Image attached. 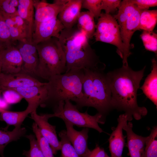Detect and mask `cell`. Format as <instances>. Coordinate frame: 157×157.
<instances>
[{
    "mask_svg": "<svg viewBox=\"0 0 157 157\" xmlns=\"http://www.w3.org/2000/svg\"><path fill=\"white\" fill-rule=\"evenodd\" d=\"M1 60V73L7 74L20 73L22 64V58L15 45L2 50Z\"/></svg>",
    "mask_w": 157,
    "mask_h": 157,
    "instance_id": "5bb4252c",
    "label": "cell"
},
{
    "mask_svg": "<svg viewBox=\"0 0 157 157\" xmlns=\"http://www.w3.org/2000/svg\"><path fill=\"white\" fill-rule=\"evenodd\" d=\"M82 0H68L57 18L65 28H71L77 23L81 12Z\"/></svg>",
    "mask_w": 157,
    "mask_h": 157,
    "instance_id": "e0dca14e",
    "label": "cell"
},
{
    "mask_svg": "<svg viewBox=\"0 0 157 157\" xmlns=\"http://www.w3.org/2000/svg\"><path fill=\"white\" fill-rule=\"evenodd\" d=\"M152 70L140 88L146 97L157 106V62L155 58L151 60Z\"/></svg>",
    "mask_w": 157,
    "mask_h": 157,
    "instance_id": "d6986e66",
    "label": "cell"
},
{
    "mask_svg": "<svg viewBox=\"0 0 157 157\" xmlns=\"http://www.w3.org/2000/svg\"><path fill=\"white\" fill-rule=\"evenodd\" d=\"M135 7L131 0H124L121 1L118 13L113 16L117 21L120 30L122 28Z\"/></svg>",
    "mask_w": 157,
    "mask_h": 157,
    "instance_id": "484cf974",
    "label": "cell"
},
{
    "mask_svg": "<svg viewBox=\"0 0 157 157\" xmlns=\"http://www.w3.org/2000/svg\"><path fill=\"white\" fill-rule=\"evenodd\" d=\"M2 14L8 27L10 37L14 45L19 41L27 39L26 36L15 24L10 15Z\"/></svg>",
    "mask_w": 157,
    "mask_h": 157,
    "instance_id": "4316f807",
    "label": "cell"
},
{
    "mask_svg": "<svg viewBox=\"0 0 157 157\" xmlns=\"http://www.w3.org/2000/svg\"><path fill=\"white\" fill-rule=\"evenodd\" d=\"M46 83L40 82L34 77L21 73L7 74L1 72L0 74V89L1 90L42 85Z\"/></svg>",
    "mask_w": 157,
    "mask_h": 157,
    "instance_id": "30bf717a",
    "label": "cell"
},
{
    "mask_svg": "<svg viewBox=\"0 0 157 157\" xmlns=\"http://www.w3.org/2000/svg\"><path fill=\"white\" fill-rule=\"evenodd\" d=\"M58 39L65 57L66 72L74 69L105 67L89 44L85 33L77 28H64Z\"/></svg>",
    "mask_w": 157,
    "mask_h": 157,
    "instance_id": "7a4b0ae2",
    "label": "cell"
},
{
    "mask_svg": "<svg viewBox=\"0 0 157 157\" xmlns=\"http://www.w3.org/2000/svg\"><path fill=\"white\" fill-rule=\"evenodd\" d=\"M8 126L5 128H0V155L4 157L3 151L6 146L10 142L17 141L25 134L26 130L21 126L15 127L12 131L8 130Z\"/></svg>",
    "mask_w": 157,
    "mask_h": 157,
    "instance_id": "44dd1931",
    "label": "cell"
},
{
    "mask_svg": "<svg viewBox=\"0 0 157 157\" xmlns=\"http://www.w3.org/2000/svg\"><path fill=\"white\" fill-rule=\"evenodd\" d=\"M143 157H157V127L154 126L147 136Z\"/></svg>",
    "mask_w": 157,
    "mask_h": 157,
    "instance_id": "83f0119b",
    "label": "cell"
},
{
    "mask_svg": "<svg viewBox=\"0 0 157 157\" xmlns=\"http://www.w3.org/2000/svg\"><path fill=\"white\" fill-rule=\"evenodd\" d=\"M50 118L57 117L73 126L95 129L99 133L104 132L99 125L105 122V118L97 113L94 115H89L86 111L80 112L76 105L70 101H61L53 108V113L49 114Z\"/></svg>",
    "mask_w": 157,
    "mask_h": 157,
    "instance_id": "8992f818",
    "label": "cell"
},
{
    "mask_svg": "<svg viewBox=\"0 0 157 157\" xmlns=\"http://www.w3.org/2000/svg\"><path fill=\"white\" fill-rule=\"evenodd\" d=\"M38 63L36 76L48 80L66 72L65 55L58 38H52L36 45Z\"/></svg>",
    "mask_w": 157,
    "mask_h": 157,
    "instance_id": "5b68a950",
    "label": "cell"
},
{
    "mask_svg": "<svg viewBox=\"0 0 157 157\" xmlns=\"http://www.w3.org/2000/svg\"><path fill=\"white\" fill-rule=\"evenodd\" d=\"M105 68L84 69L83 95L76 103L78 109L84 107H92L104 117L112 109L111 92L106 74L103 71Z\"/></svg>",
    "mask_w": 157,
    "mask_h": 157,
    "instance_id": "3957f363",
    "label": "cell"
},
{
    "mask_svg": "<svg viewBox=\"0 0 157 157\" xmlns=\"http://www.w3.org/2000/svg\"><path fill=\"white\" fill-rule=\"evenodd\" d=\"M64 28L57 17L36 24L34 26L32 41L37 45L52 38L58 39Z\"/></svg>",
    "mask_w": 157,
    "mask_h": 157,
    "instance_id": "ba28073f",
    "label": "cell"
},
{
    "mask_svg": "<svg viewBox=\"0 0 157 157\" xmlns=\"http://www.w3.org/2000/svg\"><path fill=\"white\" fill-rule=\"evenodd\" d=\"M10 16L20 30L26 36L27 40H28L29 29L28 25L18 15L17 13L10 15Z\"/></svg>",
    "mask_w": 157,
    "mask_h": 157,
    "instance_id": "74e56055",
    "label": "cell"
},
{
    "mask_svg": "<svg viewBox=\"0 0 157 157\" xmlns=\"http://www.w3.org/2000/svg\"><path fill=\"white\" fill-rule=\"evenodd\" d=\"M66 134L69 140L80 157H85L90 150L88 145L89 128H84L77 131L70 123L64 121Z\"/></svg>",
    "mask_w": 157,
    "mask_h": 157,
    "instance_id": "7c38bea8",
    "label": "cell"
},
{
    "mask_svg": "<svg viewBox=\"0 0 157 157\" xmlns=\"http://www.w3.org/2000/svg\"><path fill=\"white\" fill-rule=\"evenodd\" d=\"M133 4L142 11L148 10L150 7L157 5L156 0H131Z\"/></svg>",
    "mask_w": 157,
    "mask_h": 157,
    "instance_id": "f35d334b",
    "label": "cell"
},
{
    "mask_svg": "<svg viewBox=\"0 0 157 157\" xmlns=\"http://www.w3.org/2000/svg\"><path fill=\"white\" fill-rule=\"evenodd\" d=\"M15 46L18 49L22 58V64L20 73L33 77L36 73L38 63V55H35L25 51L17 44Z\"/></svg>",
    "mask_w": 157,
    "mask_h": 157,
    "instance_id": "603a6c76",
    "label": "cell"
},
{
    "mask_svg": "<svg viewBox=\"0 0 157 157\" xmlns=\"http://www.w3.org/2000/svg\"><path fill=\"white\" fill-rule=\"evenodd\" d=\"M102 0H82L81 8L87 9L98 19L99 17L102 10Z\"/></svg>",
    "mask_w": 157,
    "mask_h": 157,
    "instance_id": "836d02e7",
    "label": "cell"
},
{
    "mask_svg": "<svg viewBox=\"0 0 157 157\" xmlns=\"http://www.w3.org/2000/svg\"><path fill=\"white\" fill-rule=\"evenodd\" d=\"M17 8L18 15L24 21L29 29L28 40L32 41L34 24L35 10L33 0H18Z\"/></svg>",
    "mask_w": 157,
    "mask_h": 157,
    "instance_id": "ffe728a7",
    "label": "cell"
},
{
    "mask_svg": "<svg viewBox=\"0 0 157 157\" xmlns=\"http://www.w3.org/2000/svg\"><path fill=\"white\" fill-rule=\"evenodd\" d=\"M30 114L31 118L37 124L42 135L49 144L54 155H56L60 150L61 144L57 137L56 126L48 122L50 118L49 114L38 115L36 110H35Z\"/></svg>",
    "mask_w": 157,
    "mask_h": 157,
    "instance_id": "9c48e42d",
    "label": "cell"
},
{
    "mask_svg": "<svg viewBox=\"0 0 157 157\" xmlns=\"http://www.w3.org/2000/svg\"><path fill=\"white\" fill-rule=\"evenodd\" d=\"M84 69H72L54 75L47 83L48 95L42 107L54 108L61 101L69 100L75 103L83 97Z\"/></svg>",
    "mask_w": 157,
    "mask_h": 157,
    "instance_id": "277c9868",
    "label": "cell"
},
{
    "mask_svg": "<svg viewBox=\"0 0 157 157\" xmlns=\"http://www.w3.org/2000/svg\"><path fill=\"white\" fill-rule=\"evenodd\" d=\"M108 156L104 149L97 144L95 148L90 150L85 157H108Z\"/></svg>",
    "mask_w": 157,
    "mask_h": 157,
    "instance_id": "ab89813d",
    "label": "cell"
},
{
    "mask_svg": "<svg viewBox=\"0 0 157 157\" xmlns=\"http://www.w3.org/2000/svg\"><path fill=\"white\" fill-rule=\"evenodd\" d=\"M32 129L44 157H54L49 144L42 135L37 125L34 122L32 124Z\"/></svg>",
    "mask_w": 157,
    "mask_h": 157,
    "instance_id": "f1b7e54d",
    "label": "cell"
},
{
    "mask_svg": "<svg viewBox=\"0 0 157 157\" xmlns=\"http://www.w3.org/2000/svg\"><path fill=\"white\" fill-rule=\"evenodd\" d=\"M117 121V126L113 131L108 139L111 157H122L125 144L123 130L128 122L126 115L124 113L120 115Z\"/></svg>",
    "mask_w": 157,
    "mask_h": 157,
    "instance_id": "4fadbf2b",
    "label": "cell"
},
{
    "mask_svg": "<svg viewBox=\"0 0 157 157\" xmlns=\"http://www.w3.org/2000/svg\"><path fill=\"white\" fill-rule=\"evenodd\" d=\"M58 135L61 139V157H80L68 138L66 130L61 131Z\"/></svg>",
    "mask_w": 157,
    "mask_h": 157,
    "instance_id": "f546056e",
    "label": "cell"
},
{
    "mask_svg": "<svg viewBox=\"0 0 157 157\" xmlns=\"http://www.w3.org/2000/svg\"><path fill=\"white\" fill-rule=\"evenodd\" d=\"M25 137L29 141L30 149L28 151H24L23 155L26 157H44L39 147L35 135L30 134Z\"/></svg>",
    "mask_w": 157,
    "mask_h": 157,
    "instance_id": "d6a6232c",
    "label": "cell"
},
{
    "mask_svg": "<svg viewBox=\"0 0 157 157\" xmlns=\"http://www.w3.org/2000/svg\"><path fill=\"white\" fill-rule=\"evenodd\" d=\"M108 157H111V156H110H110H108Z\"/></svg>",
    "mask_w": 157,
    "mask_h": 157,
    "instance_id": "7bdbcfd3",
    "label": "cell"
},
{
    "mask_svg": "<svg viewBox=\"0 0 157 157\" xmlns=\"http://www.w3.org/2000/svg\"><path fill=\"white\" fill-rule=\"evenodd\" d=\"M145 49L157 53V34L153 31H143L140 35Z\"/></svg>",
    "mask_w": 157,
    "mask_h": 157,
    "instance_id": "4dcf8cb0",
    "label": "cell"
},
{
    "mask_svg": "<svg viewBox=\"0 0 157 157\" xmlns=\"http://www.w3.org/2000/svg\"><path fill=\"white\" fill-rule=\"evenodd\" d=\"M133 124L129 122L123 130L126 134L127 146L130 157H143L147 137L135 133L133 130Z\"/></svg>",
    "mask_w": 157,
    "mask_h": 157,
    "instance_id": "ac0fdd59",
    "label": "cell"
},
{
    "mask_svg": "<svg viewBox=\"0 0 157 157\" xmlns=\"http://www.w3.org/2000/svg\"><path fill=\"white\" fill-rule=\"evenodd\" d=\"M1 91L3 99L8 105L17 103L23 99L18 92L13 89H7Z\"/></svg>",
    "mask_w": 157,
    "mask_h": 157,
    "instance_id": "d590c367",
    "label": "cell"
},
{
    "mask_svg": "<svg viewBox=\"0 0 157 157\" xmlns=\"http://www.w3.org/2000/svg\"><path fill=\"white\" fill-rule=\"evenodd\" d=\"M47 83L43 85L12 89L18 92L34 110L41 106L46 101L48 95Z\"/></svg>",
    "mask_w": 157,
    "mask_h": 157,
    "instance_id": "9a60e30c",
    "label": "cell"
},
{
    "mask_svg": "<svg viewBox=\"0 0 157 157\" xmlns=\"http://www.w3.org/2000/svg\"><path fill=\"white\" fill-rule=\"evenodd\" d=\"M18 0H0V13L13 15L17 13Z\"/></svg>",
    "mask_w": 157,
    "mask_h": 157,
    "instance_id": "e575fe53",
    "label": "cell"
},
{
    "mask_svg": "<svg viewBox=\"0 0 157 157\" xmlns=\"http://www.w3.org/2000/svg\"><path fill=\"white\" fill-rule=\"evenodd\" d=\"M97 20L94 35L96 41L115 46L117 48V52L122 60L123 66H128L125 47L117 21L113 16L103 12Z\"/></svg>",
    "mask_w": 157,
    "mask_h": 157,
    "instance_id": "52a82bcc",
    "label": "cell"
},
{
    "mask_svg": "<svg viewBox=\"0 0 157 157\" xmlns=\"http://www.w3.org/2000/svg\"><path fill=\"white\" fill-rule=\"evenodd\" d=\"M2 91L0 89V110H6L8 106V104L1 97Z\"/></svg>",
    "mask_w": 157,
    "mask_h": 157,
    "instance_id": "60d3db41",
    "label": "cell"
},
{
    "mask_svg": "<svg viewBox=\"0 0 157 157\" xmlns=\"http://www.w3.org/2000/svg\"><path fill=\"white\" fill-rule=\"evenodd\" d=\"M141 11L135 6L123 27L120 30L122 39L125 50L126 57L127 60L131 54L130 51L131 48L130 44L131 37L136 31L139 30L140 18Z\"/></svg>",
    "mask_w": 157,
    "mask_h": 157,
    "instance_id": "2e32d148",
    "label": "cell"
},
{
    "mask_svg": "<svg viewBox=\"0 0 157 157\" xmlns=\"http://www.w3.org/2000/svg\"><path fill=\"white\" fill-rule=\"evenodd\" d=\"M35 110L28 106L26 109L22 111H12L7 110H0V120L5 122L8 126L15 127L21 126L23 122L28 115Z\"/></svg>",
    "mask_w": 157,
    "mask_h": 157,
    "instance_id": "7402d4cb",
    "label": "cell"
},
{
    "mask_svg": "<svg viewBox=\"0 0 157 157\" xmlns=\"http://www.w3.org/2000/svg\"><path fill=\"white\" fill-rule=\"evenodd\" d=\"M94 18L88 11L81 12L77 19V28L84 32L88 39L94 36L96 30Z\"/></svg>",
    "mask_w": 157,
    "mask_h": 157,
    "instance_id": "cb8c5ba5",
    "label": "cell"
},
{
    "mask_svg": "<svg viewBox=\"0 0 157 157\" xmlns=\"http://www.w3.org/2000/svg\"><path fill=\"white\" fill-rule=\"evenodd\" d=\"M3 49L0 48V74L1 73V65H2V60H1V53Z\"/></svg>",
    "mask_w": 157,
    "mask_h": 157,
    "instance_id": "b9f144b4",
    "label": "cell"
},
{
    "mask_svg": "<svg viewBox=\"0 0 157 157\" xmlns=\"http://www.w3.org/2000/svg\"><path fill=\"white\" fill-rule=\"evenodd\" d=\"M121 1L120 0H102V10H105L106 14H110L119 8Z\"/></svg>",
    "mask_w": 157,
    "mask_h": 157,
    "instance_id": "8d00e7d4",
    "label": "cell"
},
{
    "mask_svg": "<svg viewBox=\"0 0 157 157\" xmlns=\"http://www.w3.org/2000/svg\"><path fill=\"white\" fill-rule=\"evenodd\" d=\"M146 67L134 71L129 65L122 66L106 74L111 92L112 108L124 112L129 122L133 118L140 120L147 113L146 108L139 106L137 100L138 90Z\"/></svg>",
    "mask_w": 157,
    "mask_h": 157,
    "instance_id": "6da1fadb",
    "label": "cell"
},
{
    "mask_svg": "<svg viewBox=\"0 0 157 157\" xmlns=\"http://www.w3.org/2000/svg\"><path fill=\"white\" fill-rule=\"evenodd\" d=\"M157 22V10H145L141 11L139 30L153 31Z\"/></svg>",
    "mask_w": 157,
    "mask_h": 157,
    "instance_id": "d4e9b609",
    "label": "cell"
},
{
    "mask_svg": "<svg viewBox=\"0 0 157 157\" xmlns=\"http://www.w3.org/2000/svg\"><path fill=\"white\" fill-rule=\"evenodd\" d=\"M68 0H55L52 3L46 0H33L35 10L34 25L57 17Z\"/></svg>",
    "mask_w": 157,
    "mask_h": 157,
    "instance_id": "8fae6325",
    "label": "cell"
},
{
    "mask_svg": "<svg viewBox=\"0 0 157 157\" xmlns=\"http://www.w3.org/2000/svg\"><path fill=\"white\" fill-rule=\"evenodd\" d=\"M13 45L8 27L0 13V48L4 49Z\"/></svg>",
    "mask_w": 157,
    "mask_h": 157,
    "instance_id": "1f68e13d",
    "label": "cell"
}]
</instances>
